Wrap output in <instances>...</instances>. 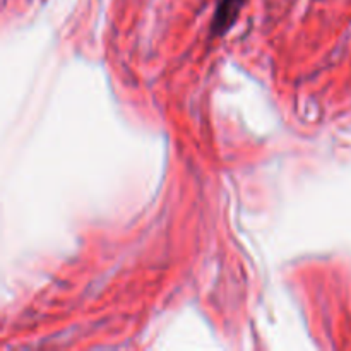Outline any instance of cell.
I'll return each instance as SVG.
<instances>
[{
	"mask_svg": "<svg viewBox=\"0 0 351 351\" xmlns=\"http://www.w3.org/2000/svg\"><path fill=\"white\" fill-rule=\"evenodd\" d=\"M245 2L247 0H219L215 17H213L211 33L215 36H221L225 31H228L237 21V17H239Z\"/></svg>",
	"mask_w": 351,
	"mask_h": 351,
	"instance_id": "6da1fadb",
	"label": "cell"
}]
</instances>
